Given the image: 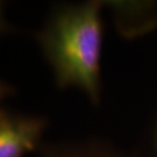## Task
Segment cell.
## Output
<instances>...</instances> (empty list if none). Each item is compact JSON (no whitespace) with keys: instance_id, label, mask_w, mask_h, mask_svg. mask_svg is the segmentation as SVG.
<instances>
[{"instance_id":"6da1fadb","label":"cell","mask_w":157,"mask_h":157,"mask_svg":"<svg viewBox=\"0 0 157 157\" xmlns=\"http://www.w3.org/2000/svg\"><path fill=\"white\" fill-rule=\"evenodd\" d=\"M104 7L99 0L57 5L35 33L57 86L78 89L94 106L101 98Z\"/></svg>"},{"instance_id":"7a4b0ae2","label":"cell","mask_w":157,"mask_h":157,"mask_svg":"<svg viewBox=\"0 0 157 157\" xmlns=\"http://www.w3.org/2000/svg\"><path fill=\"white\" fill-rule=\"evenodd\" d=\"M47 119L0 107V157H26L41 150Z\"/></svg>"},{"instance_id":"3957f363","label":"cell","mask_w":157,"mask_h":157,"mask_svg":"<svg viewBox=\"0 0 157 157\" xmlns=\"http://www.w3.org/2000/svg\"><path fill=\"white\" fill-rule=\"evenodd\" d=\"M40 157H128L119 149L100 140L70 143H47L39 151Z\"/></svg>"},{"instance_id":"277c9868","label":"cell","mask_w":157,"mask_h":157,"mask_svg":"<svg viewBox=\"0 0 157 157\" xmlns=\"http://www.w3.org/2000/svg\"><path fill=\"white\" fill-rule=\"evenodd\" d=\"M4 8H5L4 2L0 1V37L6 35V34L11 33L12 30L14 29L11 23L6 20L5 14H4Z\"/></svg>"},{"instance_id":"5b68a950","label":"cell","mask_w":157,"mask_h":157,"mask_svg":"<svg viewBox=\"0 0 157 157\" xmlns=\"http://www.w3.org/2000/svg\"><path fill=\"white\" fill-rule=\"evenodd\" d=\"M17 93V90L14 86H12L11 84L4 82L2 79H0V101L4 100L5 98L12 97Z\"/></svg>"}]
</instances>
